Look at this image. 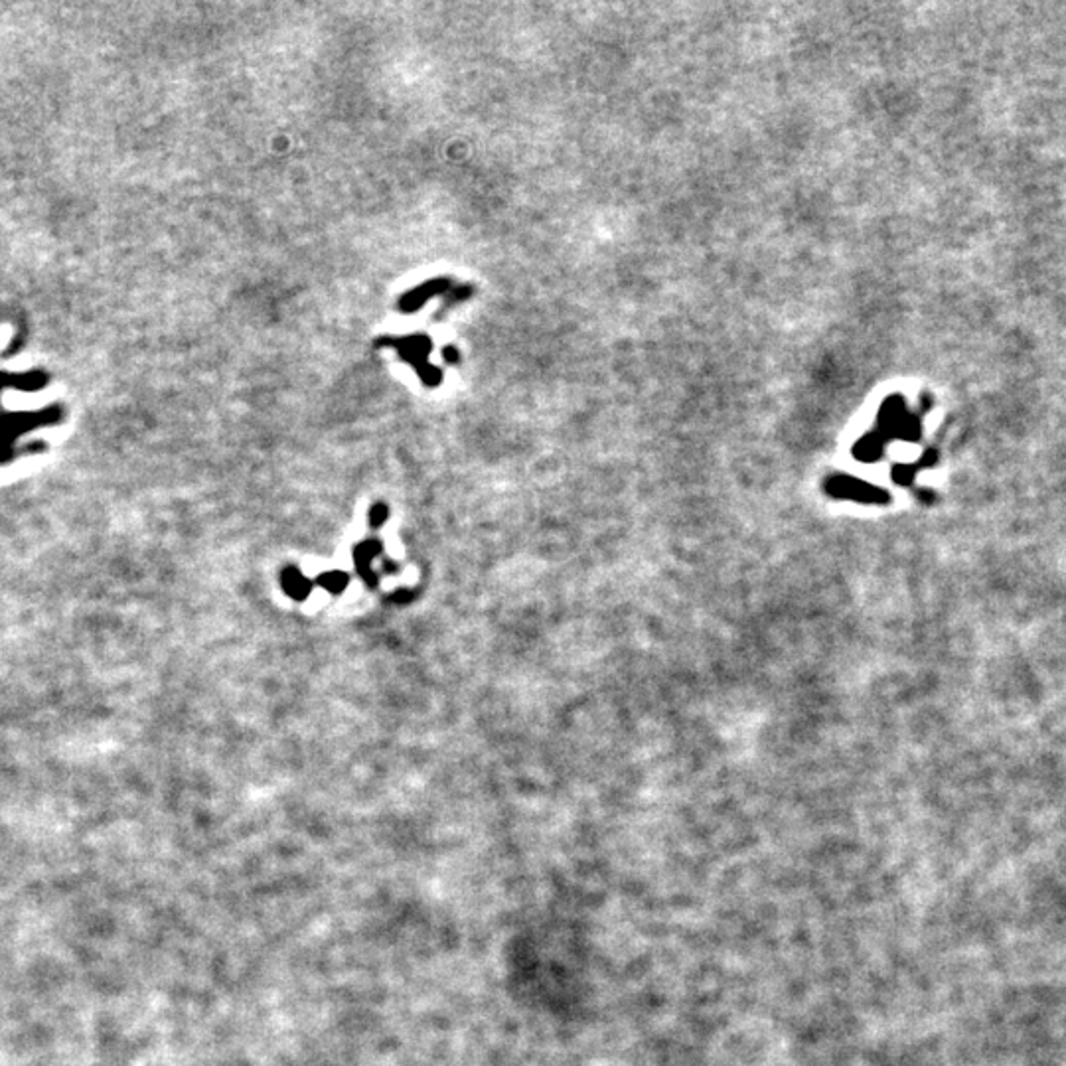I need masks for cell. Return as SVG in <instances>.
Returning a JSON list of instances; mask_svg holds the SVG:
<instances>
[{"label":"cell","instance_id":"6da1fadb","mask_svg":"<svg viewBox=\"0 0 1066 1066\" xmlns=\"http://www.w3.org/2000/svg\"><path fill=\"white\" fill-rule=\"evenodd\" d=\"M382 551H383V546H382V543L377 541V539H368V541H363V543H360V546L355 548V551H354V563H355V567H358V573H360V577H362V579H363L365 583H368L370 586H373V585H375V581H377V573H373V569H372V561H373V559L377 557V555H380Z\"/></svg>","mask_w":1066,"mask_h":1066},{"label":"cell","instance_id":"7a4b0ae2","mask_svg":"<svg viewBox=\"0 0 1066 1066\" xmlns=\"http://www.w3.org/2000/svg\"><path fill=\"white\" fill-rule=\"evenodd\" d=\"M281 581H283L285 593L291 598H295V601H305V598L310 595V591H313V581L306 579V577L296 567H286L281 575Z\"/></svg>","mask_w":1066,"mask_h":1066},{"label":"cell","instance_id":"3957f363","mask_svg":"<svg viewBox=\"0 0 1066 1066\" xmlns=\"http://www.w3.org/2000/svg\"><path fill=\"white\" fill-rule=\"evenodd\" d=\"M348 583H350V577H348V573H344V571L322 573L316 579V585L332 595H340L344 588L348 586Z\"/></svg>","mask_w":1066,"mask_h":1066},{"label":"cell","instance_id":"277c9868","mask_svg":"<svg viewBox=\"0 0 1066 1066\" xmlns=\"http://www.w3.org/2000/svg\"><path fill=\"white\" fill-rule=\"evenodd\" d=\"M387 516H390V509H387V506L385 504H375L372 508V512H370V526L373 529H380L385 524V521H387Z\"/></svg>","mask_w":1066,"mask_h":1066}]
</instances>
